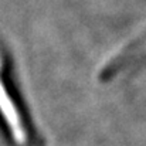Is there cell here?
<instances>
[{"mask_svg":"<svg viewBox=\"0 0 146 146\" xmlns=\"http://www.w3.org/2000/svg\"><path fill=\"white\" fill-rule=\"evenodd\" d=\"M0 115L11 135L13 142L19 146L26 145L30 138L29 129L23 119V115L17 108V104L9 94V90L4 84L1 75V60H0Z\"/></svg>","mask_w":146,"mask_h":146,"instance_id":"obj_1","label":"cell"},{"mask_svg":"<svg viewBox=\"0 0 146 146\" xmlns=\"http://www.w3.org/2000/svg\"><path fill=\"white\" fill-rule=\"evenodd\" d=\"M145 50H146V46H145Z\"/></svg>","mask_w":146,"mask_h":146,"instance_id":"obj_2","label":"cell"}]
</instances>
